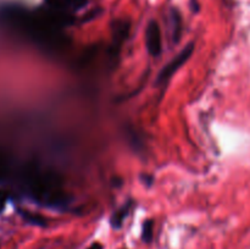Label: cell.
I'll return each instance as SVG.
<instances>
[{"instance_id":"obj_1","label":"cell","mask_w":250,"mask_h":249,"mask_svg":"<svg viewBox=\"0 0 250 249\" xmlns=\"http://www.w3.org/2000/svg\"><path fill=\"white\" fill-rule=\"evenodd\" d=\"M193 51H194V44H187V45H186L185 48H183L182 50H181L180 53H178L177 55H176L175 58H173L172 60L160 71V73H159L158 76V83H165L166 81L170 80V78L172 77V76L175 75V73L177 72L188 60H189Z\"/></svg>"},{"instance_id":"obj_2","label":"cell","mask_w":250,"mask_h":249,"mask_svg":"<svg viewBox=\"0 0 250 249\" xmlns=\"http://www.w3.org/2000/svg\"><path fill=\"white\" fill-rule=\"evenodd\" d=\"M146 45L148 53L151 56L156 58L161 54L163 45H161V31L160 26L156 21H150L146 29Z\"/></svg>"},{"instance_id":"obj_3","label":"cell","mask_w":250,"mask_h":249,"mask_svg":"<svg viewBox=\"0 0 250 249\" xmlns=\"http://www.w3.org/2000/svg\"><path fill=\"white\" fill-rule=\"evenodd\" d=\"M51 9L67 11L68 9H81L87 4V0H46Z\"/></svg>"},{"instance_id":"obj_4","label":"cell","mask_w":250,"mask_h":249,"mask_svg":"<svg viewBox=\"0 0 250 249\" xmlns=\"http://www.w3.org/2000/svg\"><path fill=\"white\" fill-rule=\"evenodd\" d=\"M129 32V23L125 20L116 21L114 24V38L115 41L124 42L126 37L128 36Z\"/></svg>"},{"instance_id":"obj_5","label":"cell","mask_w":250,"mask_h":249,"mask_svg":"<svg viewBox=\"0 0 250 249\" xmlns=\"http://www.w3.org/2000/svg\"><path fill=\"white\" fill-rule=\"evenodd\" d=\"M171 19H172L173 41L177 43L181 38V33H182V17H181V14L177 10L172 9V11H171Z\"/></svg>"},{"instance_id":"obj_6","label":"cell","mask_w":250,"mask_h":249,"mask_svg":"<svg viewBox=\"0 0 250 249\" xmlns=\"http://www.w3.org/2000/svg\"><path fill=\"white\" fill-rule=\"evenodd\" d=\"M21 215L28 224L36 225V226H46V220L41 215L33 214V212L29 211H21Z\"/></svg>"},{"instance_id":"obj_7","label":"cell","mask_w":250,"mask_h":249,"mask_svg":"<svg viewBox=\"0 0 250 249\" xmlns=\"http://www.w3.org/2000/svg\"><path fill=\"white\" fill-rule=\"evenodd\" d=\"M154 234V222L151 220H146L143 224V228H142V239L146 243H150L153 239Z\"/></svg>"},{"instance_id":"obj_8","label":"cell","mask_w":250,"mask_h":249,"mask_svg":"<svg viewBox=\"0 0 250 249\" xmlns=\"http://www.w3.org/2000/svg\"><path fill=\"white\" fill-rule=\"evenodd\" d=\"M127 211H128V209H122V210H120V211H117V212H115L114 214V216H112V219H111V225H112V227H115V228H120V227H121V225H122V221H124V219L125 217L127 216Z\"/></svg>"},{"instance_id":"obj_9","label":"cell","mask_w":250,"mask_h":249,"mask_svg":"<svg viewBox=\"0 0 250 249\" xmlns=\"http://www.w3.org/2000/svg\"><path fill=\"white\" fill-rule=\"evenodd\" d=\"M7 199H9V194H7L5 190L0 189V212H1L2 210L5 209V207H6Z\"/></svg>"},{"instance_id":"obj_10","label":"cell","mask_w":250,"mask_h":249,"mask_svg":"<svg viewBox=\"0 0 250 249\" xmlns=\"http://www.w3.org/2000/svg\"><path fill=\"white\" fill-rule=\"evenodd\" d=\"M88 249H103V244L98 243V242H95V243L90 244L89 247H88Z\"/></svg>"},{"instance_id":"obj_11","label":"cell","mask_w":250,"mask_h":249,"mask_svg":"<svg viewBox=\"0 0 250 249\" xmlns=\"http://www.w3.org/2000/svg\"><path fill=\"white\" fill-rule=\"evenodd\" d=\"M190 4H192V6L194 5V11H198V10H199V5L197 4V0H190Z\"/></svg>"}]
</instances>
